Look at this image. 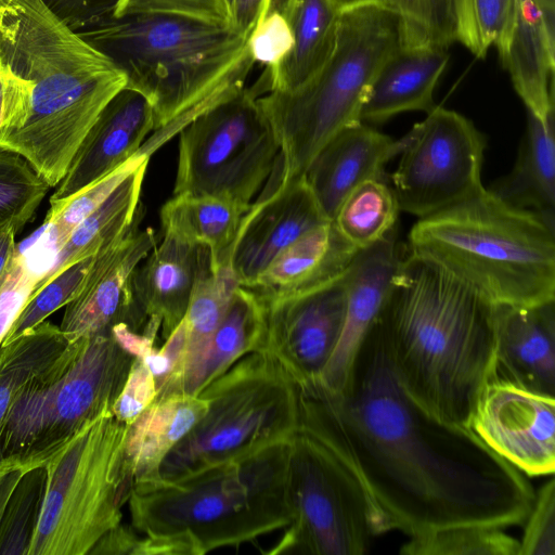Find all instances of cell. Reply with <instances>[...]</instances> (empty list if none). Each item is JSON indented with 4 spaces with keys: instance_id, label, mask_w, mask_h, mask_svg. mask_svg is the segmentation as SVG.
Segmentation results:
<instances>
[{
    "instance_id": "obj_1",
    "label": "cell",
    "mask_w": 555,
    "mask_h": 555,
    "mask_svg": "<svg viewBox=\"0 0 555 555\" xmlns=\"http://www.w3.org/2000/svg\"><path fill=\"white\" fill-rule=\"evenodd\" d=\"M298 388V429L353 474L385 532L525 521L535 496L526 475L469 427L438 421L410 398L376 321L340 390L317 380Z\"/></svg>"
},
{
    "instance_id": "obj_2",
    "label": "cell",
    "mask_w": 555,
    "mask_h": 555,
    "mask_svg": "<svg viewBox=\"0 0 555 555\" xmlns=\"http://www.w3.org/2000/svg\"><path fill=\"white\" fill-rule=\"evenodd\" d=\"M493 309L429 260L401 258L376 323L400 385L438 421L469 425L495 365Z\"/></svg>"
},
{
    "instance_id": "obj_3",
    "label": "cell",
    "mask_w": 555,
    "mask_h": 555,
    "mask_svg": "<svg viewBox=\"0 0 555 555\" xmlns=\"http://www.w3.org/2000/svg\"><path fill=\"white\" fill-rule=\"evenodd\" d=\"M293 438L177 476L134 481L127 502L132 528L172 539L189 555L240 546L287 528L294 518Z\"/></svg>"
},
{
    "instance_id": "obj_4",
    "label": "cell",
    "mask_w": 555,
    "mask_h": 555,
    "mask_svg": "<svg viewBox=\"0 0 555 555\" xmlns=\"http://www.w3.org/2000/svg\"><path fill=\"white\" fill-rule=\"evenodd\" d=\"M78 33L125 74L127 88L149 101L154 130L236 92L255 64L248 36L230 25L183 16H108Z\"/></svg>"
},
{
    "instance_id": "obj_5",
    "label": "cell",
    "mask_w": 555,
    "mask_h": 555,
    "mask_svg": "<svg viewBox=\"0 0 555 555\" xmlns=\"http://www.w3.org/2000/svg\"><path fill=\"white\" fill-rule=\"evenodd\" d=\"M409 253L429 260L493 305L555 300V228L485 186L418 218Z\"/></svg>"
},
{
    "instance_id": "obj_6",
    "label": "cell",
    "mask_w": 555,
    "mask_h": 555,
    "mask_svg": "<svg viewBox=\"0 0 555 555\" xmlns=\"http://www.w3.org/2000/svg\"><path fill=\"white\" fill-rule=\"evenodd\" d=\"M401 48L400 18L380 0L343 8L335 47L321 69L293 91L258 95L280 146L276 182L302 176L321 147L361 122L370 88Z\"/></svg>"
},
{
    "instance_id": "obj_7",
    "label": "cell",
    "mask_w": 555,
    "mask_h": 555,
    "mask_svg": "<svg viewBox=\"0 0 555 555\" xmlns=\"http://www.w3.org/2000/svg\"><path fill=\"white\" fill-rule=\"evenodd\" d=\"M133 360L111 331L69 343L11 406L0 472L43 465L83 426L112 412Z\"/></svg>"
},
{
    "instance_id": "obj_8",
    "label": "cell",
    "mask_w": 555,
    "mask_h": 555,
    "mask_svg": "<svg viewBox=\"0 0 555 555\" xmlns=\"http://www.w3.org/2000/svg\"><path fill=\"white\" fill-rule=\"evenodd\" d=\"M127 429L106 412L43 464L46 491L28 555H88L121 522L133 485L125 461Z\"/></svg>"
},
{
    "instance_id": "obj_9",
    "label": "cell",
    "mask_w": 555,
    "mask_h": 555,
    "mask_svg": "<svg viewBox=\"0 0 555 555\" xmlns=\"http://www.w3.org/2000/svg\"><path fill=\"white\" fill-rule=\"evenodd\" d=\"M208 410L162 463L172 477L292 439L299 427V388L267 350L245 354L199 393Z\"/></svg>"
},
{
    "instance_id": "obj_10",
    "label": "cell",
    "mask_w": 555,
    "mask_h": 555,
    "mask_svg": "<svg viewBox=\"0 0 555 555\" xmlns=\"http://www.w3.org/2000/svg\"><path fill=\"white\" fill-rule=\"evenodd\" d=\"M258 95L244 86L179 131L173 195H210L250 206L280 153Z\"/></svg>"
},
{
    "instance_id": "obj_11",
    "label": "cell",
    "mask_w": 555,
    "mask_h": 555,
    "mask_svg": "<svg viewBox=\"0 0 555 555\" xmlns=\"http://www.w3.org/2000/svg\"><path fill=\"white\" fill-rule=\"evenodd\" d=\"M289 486L294 518L270 554L362 555L385 532L353 474L299 429L292 442Z\"/></svg>"
},
{
    "instance_id": "obj_12",
    "label": "cell",
    "mask_w": 555,
    "mask_h": 555,
    "mask_svg": "<svg viewBox=\"0 0 555 555\" xmlns=\"http://www.w3.org/2000/svg\"><path fill=\"white\" fill-rule=\"evenodd\" d=\"M405 137L390 176L400 211L423 218L483 188L486 138L460 113L435 106Z\"/></svg>"
},
{
    "instance_id": "obj_13",
    "label": "cell",
    "mask_w": 555,
    "mask_h": 555,
    "mask_svg": "<svg viewBox=\"0 0 555 555\" xmlns=\"http://www.w3.org/2000/svg\"><path fill=\"white\" fill-rule=\"evenodd\" d=\"M468 427L526 476L555 469V396L498 374L486 379Z\"/></svg>"
},
{
    "instance_id": "obj_14",
    "label": "cell",
    "mask_w": 555,
    "mask_h": 555,
    "mask_svg": "<svg viewBox=\"0 0 555 555\" xmlns=\"http://www.w3.org/2000/svg\"><path fill=\"white\" fill-rule=\"evenodd\" d=\"M343 275L306 292L261 296L267 305L266 350L297 385L318 379L337 346L346 311Z\"/></svg>"
},
{
    "instance_id": "obj_15",
    "label": "cell",
    "mask_w": 555,
    "mask_h": 555,
    "mask_svg": "<svg viewBox=\"0 0 555 555\" xmlns=\"http://www.w3.org/2000/svg\"><path fill=\"white\" fill-rule=\"evenodd\" d=\"M141 218L121 238L94 255L81 289L65 306L60 330L69 343L109 332L120 322L135 331L143 326L134 309L131 281L158 235L152 228L141 230Z\"/></svg>"
},
{
    "instance_id": "obj_16",
    "label": "cell",
    "mask_w": 555,
    "mask_h": 555,
    "mask_svg": "<svg viewBox=\"0 0 555 555\" xmlns=\"http://www.w3.org/2000/svg\"><path fill=\"white\" fill-rule=\"evenodd\" d=\"M258 199L242 218L224 267L238 284L249 287L285 247L328 220L304 176L266 182Z\"/></svg>"
},
{
    "instance_id": "obj_17",
    "label": "cell",
    "mask_w": 555,
    "mask_h": 555,
    "mask_svg": "<svg viewBox=\"0 0 555 555\" xmlns=\"http://www.w3.org/2000/svg\"><path fill=\"white\" fill-rule=\"evenodd\" d=\"M210 253L163 234L134 269L131 292L134 309L144 324L143 333L166 339L184 318L197 281L209 273Z\"/></svg>"
},
{
    "instance_id": "obj_18",
    "label": "cell",
    "mask_w": 555,
    "mask_h": 555,
    "mask_svg": "<svg viewBox=\"0 0 555 555\" xmlns=\"http://www.w3.org/2000/svg\"><path fill=\"white\" fill-rule=\"evenodd\" d=\"M149 101L125 87L104 107L55 186L50 205L62 203L133 157L154 130Z\"/></svg>"
},
{
    "instance_id": "obj_19",
    "label": "cell",
    "mask_w": 555,
    "mask_h": 555,
    "mask_svg": "<svg viewBox=\"0 0 555 555\" xmlns=\"http://www.w3.org/2000/svg\"><path fill=\"white\" fill-rule=\"evenodd\" d=\"M397 229L358 253L343 275L346 311L340 337L317 380L331 391L343 388L357 351L378 318L401 261Z\"/></svg>"
},
{
    "instance_id": "obj_20",
    "label": "cell",
    "mask_w": 555,
    "mask_h": 555,
    "mask_svg": "<svg viewBox=\"0 0 555 555\" xmlns=\"http://www.w3.org/2000/svg\"><path fill=\"white\" fill-rule=\"evenodd\" d=\"M405 143V135L395 140L362 121L331 138L302 173L325 217L333 220L362 182L385 180L386 164L400 155Z\"/></svg>"
},
{
    "instance_id": "obj_21",
    "label": "cell",
    "mask_w": 555,
    "mask_h": 555,
    "mask_svg": "<svg viewBox=\"0 0 555 555\" xmlns=\"http://www.w3.org/2000/svg\"><path fill=\"white\" fill-rule=\"evenodd\" d=\"M494 371L555 396V300L537 306L494 305Z\"/></svg>"
},
{
    "instance_id": "obj_22",
    "label": "cell",
    "mask_w": 555,
    "mask_h": 555,
    "mask_svg": "<svg viewBox=\"0 0 555 555\" xmlns=\"http://www.w3.org/2000/svg\"><path fill=\"white\" fill-rule=\"evenodd\" d=\"M359 251L326 221L279 253L247 288L263 297L306 292L340 278Z\"/></svg>"
},
{
    "instance_id": "obj_23",
    "label": "cell",
    "mask_w": 555,
    "mask_h": 555,
    "mask_svg": "<svg viewBox=\"0 0 555 555\" xmlns=\"http://www.w3.org/2000/svg\"><path fill=\"white\" fill-rule=\"evenodd\" d=\"M448 62L443 48H399L377 73L361 121L379 124L404 112L429 113L436 106L434 91Z\"/></svg>"
},
{
    "instance_id": "obj_24",
    "label": "cell",
    "mask_w": 555,
    "mask_h": 555,
    "mask_svg": "<svg viewBox=\"0 0 555 555\" xmlns=\"http://www.w3.org/2000/svg\"><path fill=\"white\" fill-rule=\"evenodd\" d=\"M512 33L500 60L527 112L545 120L555 113V41L544 28L533 0H516Z\"/></svg>"
},
{
    "instance_id": "obj_25",
    "label": "cell",
    "mask_w": 555,
    "mask_h": 555,
    "mask_svg": "<svg viewBox=\"0 0 555 555\" xmlns=\"http://www.w3.org/2000/svg\"><path fill=\"white\" fill-rule=\"evenodd\" d=\"M208 405L201 395H165L128 425L125 461L133 482L157 476L166 456L206 414Z\"/></svg>"
},
{
    "instance_id": "obj_26",
    "label": "cell",
    "mask_w": 555,
    "mask_h": 555,
    "mask_svg": "<svg viewBox=\"0 0 555 555\" xmlns=\"http://www.w3.org/2000/svg\"><path fill=\"white\" fill-rule=\"evenodd\" d=\"M554 115L527 112V128L512 170L488 190L506 204L540 216L555 228Z\"/></svg>"
},
{
    "instance_id": "obj_27",
    "label": "cell",
    "mask_w": 555,
    "mask_h": 555,
    "mask_svg": "<svg viewBox=\"0 0 555 555\" xmlns=\"http://www.w3.org/2000/svg\"><path fill=\"white\" fill-rule=\"evenodd\" d=\"M284 12L293 48L278 72L262 82L259 94L293 91L310 80L330 57L343 8L335 0H273Z\"/></svg>"
},
{
    "instance_id": "obj_28",
    "label": "cell",
    "mask_w": 555,
    "mask_h": 555,
    "mask_svg": "<svg viewBox=\"0 0 555 555\" xmlns=\"http://www.w3.org/2000/svg\"><path fill=\"white\" fill-rule=\"evenodd\" d=\"M267 345V305L250 288L237 286L201 361L182 383L179 393L198 395L238 359Z\"/></svg>"
},
{
    "instance_id": "obj_29",
    "label": "cell",
    "mask_w": 555,
    "mask_h": 555,
    "mask_svg": "<svg viewBox=\"0 0 555 555\" xmlns=\"http://www.w3.org/2000/svg\"><path fill=\"white\" fill-rule=\"evenodd\" d=\"M147 164L149 159L143 160L101 205L74 228L66 241L56 248L54 264L39 276L31 295L65 268L96 255L130 230L143 215L140 196Z\"/></svg>"
},
{
    "instance_id": "obj_30",
    "label": "cell",
    "mask_w": 555,
    "mask_h": 555,
    "mask_svg": "<svg viewBox=\"0 0 555 555\" xmlns=\"http://www.w3.org/2000/svg\"><path fill=\"white\" fill-rule=\"evenodd\" d=\"M248 208L210 195H173L160 208L163 234L207 247L215 272L224 267Z\"/></svg>"
},
{
    "instance_id": "obj_31",
    "label": "cell",
    "mask_w": 555,
    "mask_h": 555,
    "mask_svg": "<svg viewBox=\"0 0 555 555\" xmlns=\"http://www.w3.org/2000/svg\"><path fill=\"white\" fill-rule=\"evenodd\" d=\"M68 344L60 326L43 321L14 340L0 346V436L18 393L44 372Z\"/></svg>"
},
{
    "instance_id": "obj_32",
    "label": "cell",
    "mask_w": 555,
    "mask_h": 555,
    "mask_svg": "<svg viewBox=\"0 0 555 555\" xmlns=\"http://www.w3.org/2000/svg\"><path fill=\"white\" fill-rule=\"evenodd\" d=\"M399 211L386 180L370 179L348 194L332 221L346 240L362 250L397 229Z\"/></svg>"
},
{
    "instance_id": "obj_33",
    "label": "cell",
    "mask_w": 555,
    "mask_h": 555,
    "mask_svg": "<svg viewBox=\"0 0 555 555\" xmlns=\"http://www.w3.org/2000/svg\"><path fill=\"white\" fill-rule=\"evenodd\" d=\"M240 286L230 267L202 276L194 286L184 314L186 347L175 393L201 361L220 324L234 289Z\"/></svg>"
},
{
    "instance_id": "obj_34",
    "label": "cell",
    "mask_w": 555,
    "mask_h": 555,
    "mask_svg": "<svg viewBox=\"0 0 555 555\" xmlns=\"http://www.w3.org/2000/svg\"><path fill=\"white\" fill-rule=\"evenodd\" d=\"M519 540L504 528L457 525L411 535L402 544L404 555H518Z\"/></svg>"
},
{
    "instance_id": "obj_35",
    "label": "cell",
    "mask_w": 555,
    "mask_h": 555,
    "mask_svg": "<svg viewBox=\"0 0 555 555\" xmlns=\"http://www.w3.org/2000/svg\"><path fill=\"white\" fill-rule=\"evenodd\" d=\"M47 469H26L15 486L0 522V555H28L42 507Z\"/></svg>"
},
{
    "instance_id": "obj_36",
    "label": "cell",
    "mask_w": 555,
    "mask_h": 555,
    "mask_svg": "<svg viewBox=\"0 0 555 555\" xmlns=\"http://www.w3.org/2000/svg\"><path fill=\"white\" fill-rule=\"evenodd\" d=\"M50 189L24 157L0 147V224L10 222L20 233Z\"/></svg>"
},
{
    "instance_id": "obj_37",
    "label": "cell",
    "mask_w": 555,
    "mask_h": 555,
    "mask_svg": "<svg viewBox=\"0 0 555 555\" xmlns=\"http://www.w3.org/2000/svg\"><path fill=\"white\" fill-rule=\"evenodd\" d=\"M400 18L401 47L447 49L456 39L453 0H386Z\"/></svg>"
},
{
    "instance_id": "obj_38",
    "label": "cell",
    "mask_w": 555,
    "mask_h": 555,
    "mask_svg": "<svg viewBox=\"0 0 555 555\" xmlns=\"http://www.w3.org/2000/svg\"><path fill=\"white\" fill-rule=\"evenodd\" d=\"M94 256L65 268L40 286L27 300L11 325L2 345L47 320L49 315L72 301L81 289Z\"/></svg>"
},
{
    "instance_id": "obj_39",
    "label": "cell",
    "mask_w": 555,
    "mask_h": 555,
    "mask_svg": "<svg viewBox=\"0 0 555 555\" xmlns=\"http://www.w3.org/2000/svg\"><path fill=\"white\" fill-rule=\"evenodd\" d=\"M145 159H150V157L134 155L119 168L88 185L70 198L50 205L44 224L52 228L55 248H59L74 228L101 205Z\"/></svg>"
},
{
    "instance_id": "obj_40",
    "label": "cell",
    "mask_w": 555,
    "mask_h": 555,
    "mask_svg": "<svg viewBox=\"0 0 555 555\" xmlns=\"http://www.w3.org/2000/svg\"><path fill=\"white\" fill-rule=\"evenodd\" d=\"M293 43L291 25L284 12L273 0H266L247 38V50L254 63L267 69L264 81L278 72Z\"/></svg>"
},
{
    "instance_id": "obj_41",
    "label": "cell",
    "mask_w": 555,
    "mask_h": 555,
    "mask_svg": "<svg viewBox=\"0 0 555 555\" xmlns=\"http://www.w3.org/2000/svg\"><path fill=\"white\" fill-rule=\"evenodd\" d=\"M164 14L230 25L227 0H116L111 16Z\"/></svg>"
},
{
    "instance_id": "obj_42",
    "label": "cell",
    "mask_w": 555,
    "mask_h": 555,
    "mask_svg": "<svg viewBox=\"0 0 555 555\" xmlns=\"http://www.w3.org/2000/svg\"><path fill=\"white\" fill-rule=\"evenodd\" d=\"M518 555H555V480L550 478L538 491L524 521Z\"/></svg>"
},
{
    "instance_id": "obj_43",
    "label": "cell",
    "mask_w": 555,
    "mask_h": 555,
    "mask_svg": "<svg viewBox=\"0 0 555 555\" xmlns=\"http://www.w3.org/2000/svg\"><path fill=\"white\" fill-rule=\"evenodd\" d=\"M39 276H35L25 255L18 249L0 279V346L11 325L29 299Z\"/></svg>"
},
{
    "instance_id": "obj_44",
    "label": "cell",
    "mask_w": 555,
    "mask_h": 555,
    "mask_svg": "<svg viewBox=\"0 0 555 555\" xmlns=\"http://www.w3.org/2000/svg\"><path fill=\"white\" fill-rule=\"evenodd\" d=\"M156 398L152 372L143 361L134 358L112 413L119 422L130 425Z\"/></svg>"
},
{
    "instance_id": "obj_45",
    "label": "cell",
    "mask_w": 555,
    "mask_h": 555,
    "mask_svg": "<svg viewBox=\"0 0 555 555\" xmlns=\"http://www.w3.org/2000/svg\"><path fill=\"white\" fill-rule=\"evenodd\" d=\"M483 51L495 46L501 54L508 41L516 15V0H472Z\"/></svg>"
},
{
    "instance_id": "obj_46",
    "label": "cell",
    "mask_w": 555,
    "mask_h": 555,
    "mask_svg": "<svg viewBox=\"0 0 555 555\" xmlns=\"http://www.w3.org/2000/svg\"><path fill=\"white\" fill-rule=\"evenodd\" d=\"M72 29L81 31L111 16L116 0H43Z\"/></svg>"
},
{
    "instance_id": "obj_47",
    "label": "cell",
    "mask_w": 555,
    "mask_h": 555,
    "mask_svg": "<svg viewBox=\"0 0 555 555\" xmlns=\"http://www.w3.org/2000/svg\"><path fill=\"white\" fill-rule=\"evenodd\" d=\"M33 83L18 77L5 65L0 68V130L26 111Z\"/></svg>"
},
{
    "instance_id": "obj_48",
    "label": "cell",
    "mask_w": 555,
    "mask_h": 555,
    "mask_svg": "<svg viewBox=\"0 0 555 555\" xmlns=\"http://www.w3.org/2000/svg\"><path fill=\"white\" fill-rule=\"evenodd\" d=\"M266 0H231L230 26L248 36L254 28Z\"/></svg>"
},
{
    "instance_id": "obj_49",
    "label": "cell",
    "mask_w": 555,
    "mask_h": 555,
    "mask_svg": "<svg viewBox=\"0 0 555 555\" xmlns=\"http://www.w3.org/2000/svg\"><path fill=\"white\" fill-rule=\"evenodd\" d=\"M15 227L5 222L0 224V279L8 270L13 257L17 251L15 236L17 235Z\"/></svg>"
},
{
    "instance_id": "obj_50",
    "label": "cell",
    "mask_w": 555,
    "mask_h": 555,
    "mask_svg": "<svg viewBox=\"0 0 555 555\" xmlns=\"http://www.w3.org/2000/svg\"><path fill=\"white\" fill-rule=\"evenodd\" d=\"M26 469L12 467L0 472V522L9 499Z\"/></svg>"
},
{
    "instance_id": "obj_51",
    "label": "cell",
    "mask_w": 555,
    "mask_h": 555,
    "mask_svg": "<svg viewBox=\"0 0 555 555\" xmlns=\"http://www.w3.org/2000/svg\"><path fill=\"white\" fill-rule=\"evenodd\" d=\"M548 38L555 41V0H533Z\"/></svg>"
},
{
    "instance_id": "obj_52",
    "label": "cell",
    "mask_w": 555,
    "mask_h": 555,
    "mask_svg": "<svg viewBox=\"0 0 555 555\" xmlns=\"http://www.w3.org/2000/svg\"><path fill=\"white\" fill-rule=\"evenodd\" d=\"M341 8L371 0H335Z\"/></svg>"
},
{
    "instance_id": "obj_53",
    "label": "cell",
    "mask_w": 555,
    "mask_h": 555,
    "mask_svg": "<svg viewBox=\"0 0 555 555\" xmlns=\"http://www.w3.org/2000/svg\"><path fill=\"white\" fill-rule=\"evenodd\" d=\"M3 64H2V60H1V56H0V68H2Z\"/></svg>"
},
{
    "instance_id": "obj_54",
    "label": "cell",
    "mask_w": 555,
    "mask_h": 555,
    "mask_svg": "<svg viewBox=\"0 0 555 555\" xmlns=\"http://www.w3.org/2000/svg\"><path fill=\"white\" fill-rule=\"evenodd\" d=\"M227 1H228V3H229V7H230V4H231V0H227Z\"/></svg>"
},
{
    "instance_id": "obj_55",
    "label": "cell",
    "mask_w": 555,
    "mask_h": 555,
    "mask_svg": "<svg viewBox=\"0 0 555 555\" xmlns=\"http://www.w3.org/2000/svg\"><path fill=\"white\" fill-rule=\"evenodd\" d=\"M380 1H386V0H380Z\"/></svg>"
}]
</instances>
